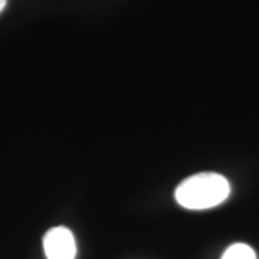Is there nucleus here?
Masks as SVG:
<instances>
[{"label": "nucleus", "mask_w": 259, "mask_h": 259, "mask_svg": "<svg viewBox=\"0 0 259 259\" xmlns=\"http://www.w3.org/2000/svg\"><path fill=\"white\" fill-rule=\"evenodd\" d=\"M231 194V185L219 173H197L177 186L175 197L189 210H206L223 203Z\"/></svg>", "instance_id": "nucleus-1"}, {"label": "nucleus", "mask_w": 259, "mask_h": 259, "mask_svg": "<svg viewBox=\"0 0 259 259\" xmlns=\"http://www.w3.org/2000/svg\"><path fill=\"white\" fill-rule=\"evenodd\" d=\"M44 250L48 259H75L76 242L72 232L65 226H56L45 233Z\"/></svg>", "instance_id": "nucleus-2"}, {"label": "nucleus", "mask_w": 259, "mask_h": 259, "mask_svg": "<svg viewBox=\"0 0 259 259\" xmlns=\"http://www.w3.org/2000/svg\"><path fill=\"white\" fill-rule=\"evenodd\" d=\"M222 259H256V253L246 243H233L225 250Z\"/></svg>", "instance_id": "nucleus-3"}, {"label": "nucleus", "mask_w": 259, "mask_h": 259, "mask_svg": "<svg viewBox=\"0 0 259 259\" xmlns=\"http://www.w3.org/2000/svg\"><path fill=\"white\" fill-rule=\"evenodd\" d=\"M6 5H8V0H0V13H2V10L6 8Z\"/></svg>", "instance_id": "nucleus-4"}]
</instances>
